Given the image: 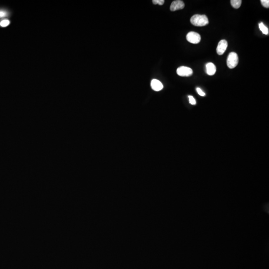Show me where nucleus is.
<instances>
[{
  "mask_svg": "<svg viewBox=\"0 0 269 269\" xmlns=\"http://www.w3.org/2000/svg\"><path fill=\"white\" fill-rule=\"evenodd\" d=\"M196 91L197 92L198 94H199L200 96H205V94L204 92H203L200 88L197 87L196 88Z\"/></svg>",
  "mask_w": 269,
  "mask_h": 269,
  "instance_id": "dca6fc26",
  "label": "nucleus"
},
{
  "mask_svg": "<svg viewBox=\"0 0 269 269\" xmlns=\"http://www.w3.org/2000/svg\"><path fill=\"white\" fill-rule=\"evenodd\" d=\"M206 73L208 75L212 76L216 73V67L214 64L211 62H209L206 65Z\"/></svg>",
  "mask_w": 269,
  "mask_h": 269,
  "instance_id": "6e6552de",
  "label": "nucleus"
},
{
  "mask_svg": "<svg viewBox=\"0 0 269 269\" xmlns=\"http://www.w3.org/2000/svg\"><path fill=\"white\" fill-rule=\"evenodd\" d=\"M230 3L234 8L237 9L239 8L241 6L242 1L241 0H231L230 1Z\"/></svg>",
  "mask_w": 269,
  "mask_h": 269,
  "instance_id": "1a4fd4ad",
  "label": "nucleus"
},
{
  "mask_svg": "<svg viewBox=\"0 0 269 269\" xmlns=\"http://www.w3.org/2000/svg\"><path fill=\"white\" fill-rule=\"evenodd\" d=\"M8 13L6 11H3V10H0V18H4L5 16H7Z\"/></svg>",
  "mask_w": 269,
  "mask_h": 269,
  "instance_id": "2eb2a0df",
  "label": "nucleus"
},
{
  "mask_svg": "<svg viewBox=\"0 0 269 269\" xmlns=\"http://www.w3.org/2000/svg\"><path fill=\"white\" fill-rule=\"evenodd\" d=\"M10 24V21L8 20H4L0 23V26L2 27H6Z\"/></svg>",
  "mask_w": 269,
  "mask_h": 269,
  "instance_id": "9b49d317",
  "label": "nucleus"
},
{
  "mask_svg": "<svg viewBox=\"0 0 269 269\" xmlns=\"http://www.w3.org/2000/svg\"><path fill=\"white\" fill-rule=\"evenodd\" d=\"M187 40L191 44H197L201 41V36L198 33L190 31L187 35Z\"/></svg>",
  "mask_w": 269,
  "mask_h": 269,
  "instance_id": "7ed1b4c3",
  "label": "nucleus"
},
{
  "mask_svg": "<svg viewBox=\"0 0 269 269\" xmlns=\"http://www.w3.org/2000/svg\"><path fill=\"white\" fill-rule=\"evenodd\" d=\"M152 2V3L155 5L158 4L159 5H164L165 1L164 0H153Z\"/></svg>",
  "mask_w": 269,
  "mask_h": 269,
  "instance_id": "ddd939ff",
  "label": "nucleus"
},
{
  "mask_svg": "<svg viewBox=\"0 0 269 269\" xmlns=\"http://www.w3.org/2000/svg\"><path fill=\"white\" fill-rule=\"evenodd\" d=\"M259 28L260 31L262 32L263 34H266V35L269 34V29L267 26H265L263 23H261L259 24Z\"/></svg>",
  "mask_w": 269,
  "mask_h": 269,
  "instance_id": "9d476101",
  "label": "nucleus"
},
{
  "mask_svg": "<svg viewBox=\"0 0 269 269\" xmlns=\"http://www.w3.org/2000/svg\"><path fill=\"white\" fill-rule=\"evenodd\" d=\"M184 2L180 0L174 1L170 5V10L171 11H175L177 10H182L185 8Z\"/></svg>",
  "mask_w": 269,
  "mask_h": 269,
  "instance_id": "423d86ee",
  "label": "nucleus"
},
{
  "mask_svg": "<svg viewBox=\"0 0 269 269\" xmlns=\"http://www.w3.org/2000/svg\"><path fill=\"white\" fill-rule=\"evenodd\" d=\"M261 4L263 7L266 8H269V0H261Z\"/></svg>",
  "mask_w": 269,
  "mask_h": 269,
  "instance_id": "f8f14e48",
  "label": "nucleus"
},
{
  "mask_svg": "<svg viewBox=\"0 0 269 269\" xmlns=\"http://www.w3.org/2000/svg\"><path fill=\"white\" fill-rule=\"evenodd\" d=\"M228 47V43L227 41L225 39H222L219 41L218 44L216 52L218 55H221L223 54L225 52L226 50Z\"/></svg>",
  "mask_w": 269,
  "mask_h": 269,
  "instance_id": "39448f33",
  "label": "nucleus"
},
{
  "mask_svg": "<svg viewBox=\"0 0 269 269\" xmlns=\"http://www.w3.org/2000/svg\"><path fill=\"white\" fill-rule=\"evenodd\" d=\"M151 87L156 91H161L164 88V86L161 81L157 79H152L151 83Z\"/></svg>",
  "mask_w": 269,
  "mask_h": 269,
  "instance_id": "0eeeda50",
  "label": "nucleus"
},
{
  "mask_svg": "<svg viewBox=\"0 0 269 269\" xmlns=\"http://www.w3.org/2000/svg\"><path fill=\"white\" fill-rule=\"evenodd\" d=\"M190 23L196 26H203L209 24L207 17L205 15H195L190 19Z\"/></svg>",
  "mask_w": 269,
  "mask_h": 269,
  "instance_id": "f257e3e1",
  "label": "nucleus"
},
{
  "mask_svg": "<svg viewBox=\"0 0 269 269\" xmlns=\"http://www.w3.org/2000/svg\"><path fill=\"white\" fill-rule=\"evenodd\" d=\"M177 73L179 76L182 77H189L192 75L193 71L192 69L190 67L182 66L177 69Z\"/></svg>",
  "mask_w": 269,
  "mask_h": 269,
  "instance_id": "20e7f679",
  "label": "nucleus"
},
{
  "mask_svg": "<svg viewBox=\"0 0 269 269\" xmlns=\"http://www.w3.org/2000/svg\"><path fill=\"white\" fill-rule=\"evenodd\" d=\"M239 59L238 55L235 52H231L227 57V65L229 68L233 69L238 65Z\"/></svg>",
  "mask_w": 269,
  "mask_h": 269,
  "instance_id": "f03ea898",
  "label": "nucleus"
},
{
  "mask_svg": "<svg viewBox=\"0 0 269 269\" xmlns=\"http://www.w3.org/2000/svg\"><path fill=\"white\" fill-rule=\"evenodd\" d=\"M188 98H189L190 103L191 105H195L196 104V101H195L193 96H188Z\"/></svg>",
  "mask_w": 269,
  "mask_h": 269,
  "instance_id": "4468645a",
  "label": "nucleus"
}]
</instances>
